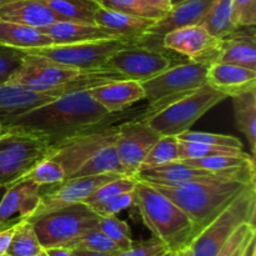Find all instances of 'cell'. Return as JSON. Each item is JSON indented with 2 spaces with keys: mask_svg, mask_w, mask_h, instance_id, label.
Instances as JSON below:
<instances>
[{
  "mask_svg": "<svg viewBox=\"0 0 256 256\" xmlns=\"http://www.w3.org/2000/svg\"><path fill=\"white\" fill-rule=\"evenodd\" d=\"M42 250L32 222L22 220L15 226L6 254L12 256H34Z\"/></svg>",
  "mask_w": 256,
  "mask_h": 256,
  "instance_id": "31",
  "label": "cell"
},
{
  "mask_svg": "<svg viewBox=\"0 0 256 256\" xmlns=\"http://www.w3.org/2000/svg\"><path fill=\"white\" fill-rule=\"evenodd\" d=\"M222 39L210 35L202 25L179 28L164 35L162 45L170 52L186 56L189 62L212 65L218 62Z\"/></svg>",
  "mask_w": 256,
  "mask_h": 256,
  "instance_id": "15",
  "label": "cell"
},
{
  "mask_svg": "<svg viewBox=\"0 0 256 256\" xmlns=\"http://www.w3.org/2000/svg\"><path fill=\"white\" fill-rule=\"evenodd\" d=\"M256 184L246 189L190 242L192 256H216L235 230L245 222L255 225Z\"/></svg>",
  "mask_w": 256,
  "mask_h": 256,
  "instance_id": "7",
  "label": "cell"
},
{
  "mask_svg": "<svg viewBox=\"0 0 256 256\" xmlns=\"http://www.w3.org/2000/svg\"><path fill=\"white\" fill-rule=\"evenodd\" d=\"M69 22H94V12L98 8L92 0H39Z\"/></svg>",
  "mask_w": 256,
  "mask_h": 256,
  "instance_id": "30",
  "label": "cell"
},
{
  "mask_svg": "<svg viewBox=\"0 0 256 256\" xmlns=\"http://www.w3.org/2000/svg\"><path fill=\"white\" fill-rule=\"evenodd\" d=\"M74 256H115L112 254H105V252H90V250H80L74 249L72 250Z\"/></svg>",
  "mask_w": 256,
  "mask_h": 256,
  "instance_id": "48",
  "label": "cell"
},
{
  "mask_svg": "<svg viewBox=\"0 0 256 256\" xmlns=\"http://www.w3.org/2000/svg\"><path fill=\"white\" fill-rule=\"evenodd\" d=\"M66 249L74 250H90V252H105V254H112L116 255L120 252H122L115 242H112L99 228H94L84 234L80 235L79 238L72 240V242L66 245Z\"/></svg>",
  "mask_w": 256,
  "mask_h": 256,
  "instance_id": "34",
  "label": "cell"
},
{
  "mask_svg": "<svg viewBox=\"0 0 256 256\" xmlns=\"http://www.w3.org/2000/svg\"><path fill=\"white\" fill-rule=\"evenodd\" d=\"M68 95L64 88L39 92L19 84H0V119L16 116Z\"/></svg>",
  "mask_w": 256,
  "mask_h": 256,
  "instance_id": "18",
  "label": "cell"
},
{
  "mask_svg": "<svg viewBox=\"0 0 256 256\" xmlns=\"http://www.w3.org/2000/svg\"><path fill=\"white\" fill-rule=\"evenodd\" d=\"M146 4H149L150 6L155 8V9H159L162 12H166L168 10H170L172 8V2L170 0H144Z\"/></svg>",
  "mask_w": 256,
  "mask_h": 256,
  "instance_id": "46",
  "label": "cell"
},
{
  "mask_svg": "<svg viewBox=\"0 0 256 256\" xmlns=\"http://www.w3.org/2000/svg\"><path fill=\"white\" fill-rule=\"evenodd\" d=\"M126 78L108 66L90 70H78L59 64L46 58L24 54L20 66L6 82L19 84L30 89L48 92L66 88L68 92H85L106 82L125 80Z\"/></svg>",
  "mask_w": 256,
  "mask_h": 256,
  "instance_id": "2",
  "label": "cell"
},
{
  "mask_svg": "<svg viewBox=\"0 0 256 256\" xmlns=\"http://www.w3.org/2000/svg\"><path fill=\"white\" fill-rule=\"evenodd\" d=\"M0 19L36 29L64 20L39 0H15L9 2L0 8Z\"/></svg>",
  "mask_w": 256,
  "mask_h": 256,
  "instance_id": "24",
  "label": "cell"
},
{
  "mask_svg": "<svg viewBox=\"0 0 256 256\" xmlns=\"http://www.w3.org/2000/svg\"><path fill=\"white\" fill-rule=\"evenodd\" d=\"M16 225H14V226L12 228H8V229H4L0 232V255L6 252L8 246H9L10 240H12V234H14V230Z\"/></svg>",
  "mask_w": 256,
  "mask_h": 256,
  "instance_id": "45",
  "label": "cell"
},
{
  "mask_svg": "<svg viewBox=\"0 0 256 256\" xmlns=\"http://www.w3.org/2000/svg\"><path fill=\"white\" fill-rule=\"evenodd\" d=\"M94 22L99 26L106 28L112 30L120 36L132 38V39H139L149 30V28L154 24L156 20L146 19V18L132 16V15L122 14V12H112V10L104 9L98 6L94 12Z\"/></svg>",
  "mask_w": 256,
  "mask_h": 256,
  "instance_id": "25",
  "label": "cell"
},
{
  "mask_svg": "<svg viewBox=\"0 0 256 256\" xmlns=\"http://www.w3.org/2000/svg\"><path fill=\"white\" fill-rule=\"evenodd\" d=\"M134 206L152 236L162 240L169 250L178 252L190 245L196 236L186 214L149 182L136 179Z\"/></svg>",
  "mask_w": 256,
  "mask_h": 256,
  "instance_id": "4",
  "label": "cell"
},
{
  "mask_svg": "<svg viewBox=\"0 0 256 256\" xmlns=\"http://www.w3.org/2000/svg\"><path fill=\"white\" fill-rule=\"evenodd\" d=\"M178 62H182V60H175L170 50L165 48L132 44L114 52L105 66L120 72L126 79L142 82Z\"/></svg>",
  "mask_w": 256,
  "mask_h": 256,
  "instance_id": "12",
  "label": "cell"
},
{
  "mask_svg": "<svg viewBox=\"0 0 256 256\" xmlns=\"http://www.w3.org/2000/svg\"><path fill=\"white\" fill-rule=\"evenodd\" d=\"M226 98L214 88L204 85L170 102L144 120L162 136H179Z\"/></svg>",
  "mask_w": 256,
  "mask_h": 256,
  "instance_id": "9",
  "label": "cell"
},
{
  "mask_svg": "<svg viewBox=\"0 0 256 256\" xmlns=\"http://www.w3.org/2000/svg\"><path fill=\"white\" fill-rule=\"evenodd\" d=\"M179 142V160L188 159H202V158L219 156V155H242V149H234V148L214 146V145L200 144V142Z\"/></svg>",
  "mask_w": 256,
  "mask_h": 256,
  "instance_id": "38",
  "label": "cell"
},
{
  "mask_svg": "<svg viewBox=\"0 0 256 256\" xmlns=\"http://www.w3.org/2000/svg\"><path fill=\"white\" fill-rule=\"evenodd\" d=\"M139 44V39L115 38V39L92 40L74 44H54L50 46L22 50L24 54L46 58L59 64L78 70H90L105 66L109 58L118 50Z\"/></svg>",
  "mask_w": 256,
  "mask_h": 256,
  "instance_id": "11",
  "label": "cell"
},
{
  "mask_svg": "<svg viewBox=\"0 0 256 256\" xmlns=\"http://www.w3.org/2000/svg\"><path fill=\"white\" fill-rule=\"evenodd\" d=\"M24 52L22 50L0 45V84L10 79L15 70L22 64Z\"/></svg>",
  "mask_w": 256,
  "mask_h": 256,
  "instance_id": "41",
  "label": "cell"
},
{
  "mask_svg": "<svg viewBox=\"0 0 256 256\" xmlns=\"http://www.w3.org/2000/svg\"><path fill=\"white\" fill-rule=\"evenodd\" d=\"M216 62L235 64L256 70V40L254 26L239 28L222 39Z\"/></svg>",
  "mask_w": 256,
  "mask_h": 256,
  "instance_id": "23",
  "label": "cell"
},
{
  "mask_svg": "<svg viewBox=\"0 0 256 256\" xmlns=\"http://www.w3.org/2000/svg\"><path fill=\"white\" fill-rule=\"evenodd\" d=\"M98 228L122 250L129 249L134 244L128 222L120 220L116 215L100 216Z\"/></svg>",
  "mask_w": 256,
  "mask_h": 256,
  "instance_id": "37",
  "label": "cell"
},
{
  "mask_svg": "<svg viewBox=\"0 0 256 256\" xmlns=\"http://www.w3.org/2000/svg\"><path fill=\"white\" fill-rule=\"evenodd\" d=\"M235 124L246 136L252 156L256 148V89L232 96Z\"/></svg>",
  "mask_w": 256,
  "mask_h": 256,
  "instance_id": "27",
  "label": "cell"
},
{
  "mask_svg": "<svg viewBox=\"0 0 256 256\" xmlns=\"http://www.w3.org/2000/svg\"><path fill=\"white\" fill-rule=\"evenodd\" d=\"M142 118L145 115L122 122L115 140V148L128 176H136L142 160L162 136Z\"/></svg>",
  "mask_w": 256,
  "mask_h": 256,
  "instance_id": "13",
  "label": "cell"
},
{
  "mask_svg": "<svg viewBox=\"0 0 256 256\" xmlns=\"http://www.w3.org/2000/svg\"><path fill=\"white\" fill-rule=\"evenodd\" d=\"M254 256H256V254H255V255H254Z\"/></svg>",
  "mask_w": 256,
  "mask_h": 256,
  "instance_id": "58",
  "label": "cell"
},
{
  "mask_svg": "<svg viewBox=\"0 0 256 256\" xmlns=\"http://www.w3.org/2000/svg\"><path fill=\"white\" fill-rule=\"evenodd\" d=\"M232 19L238 29L255 26L256 0H232Z\"/></svg>",
  "mask_w": 256,
  "mask_h": 256,
  "instance_id": "40",
  "label": "cell"
},
{
  "mask_svg": "<svg viewBox=\"0 0 256 256\" xmlns=\"http://www.w3.org/2000/svg\"><path fill=\"white\" fill-rule=\"evenodd\" d=\"M20 180H30L40 186H46L64 182L65 172L59 162L50 158H45L35 164Z\"/></svg>",
  "mask_w": 256,
  "mask_h": 256,
  "instance_id": "35",
  "label": "cell"
},
{
  "mask_svg": "<svg viewBox=\"0 0 256 256\" xmlns=\"http://www.w3.org/2000/svg\"><path fill=\"white\" fill-rule=\"evenodd\" d=\"M135 182H136V178L134 176H128V175H122V176L116 178L114 180H110L106 184L102 185L99 189L95 190L89 198L84 200V204L88 206L94 208L95 205L102 204L105 200L112 199V198L118 196L124 192H134Z\"/></svg>",
  "mask_w": 256,
  "mask_h": 256,
  "instance_id": "36",
  "label": "cell"
},
{
  "mask_svg": "<svg viewBox=\"0 0 256 256\" xmlns=\"http://www.w3.org/2000/svg\"><path fill=\"white\" fill-rule=\"evenodd\" d=\"M52 145L24 130L0 126V186L19 182L35 164L48 158Z\"/></svg>",
  "mask_w": 256,
  "mask_h": 256,
  "instance_id": "6",
  "label": "cell"
},
{
  "mask_svg": "<svg viewBox=\"0 0 256 256\" xmlns=\"http://www.w3.org/2000/svg\"><path fill=\"white\" fill-rule=\"evenodd\" d=\"M122 175L125 174L109 172V174L96 175V176L74 178V179H68L62 182H58V184L46 185L44 190L42 188L40 190L39 206L28 220L42 216L46 212L68 206V205L82 202L102 185L106 184L110 180L122 176Z\"/></svg>",
  "mask_w": 256,
  "mask_h": 256,
  "instance_id": "14",
  "label": "cell"
},
{
  "mask_svg": "<svg viewBox=\"0 0 256 256\" xmlns=\"http://www.w3.org/2000/svg\"><path fill=\"white\" fill-rule=\"evenodd\" d=\"M255 235H256V232H252V234H250V235H249V236H248V239H246V240H245V242H242V246H240V248H239V249H238V250H236V252H235V254H234V256H242V252H244V249H245V248H246V245H248V244H249V242H250V240H252V238H254V236H255Z\"/></svg>",
  "mask_w": 256,
  "mask_h": 256,
  "instance_id": "50",
  "label": "cell"
},
{
  "mask_svg": "<svg viewBox=\"0 0 256 256\" xmlns=\"http://www.w3.org/2000/svg\"><path fill=\"white\" fill-rule=\"evenodd\" d=\"M109 172H120L125 174L122 169V162H120L119 154L114 144L106 145L98 150L92 156H90L69 179L74 178H88L96 176V175L109 174ZM126 175V174H125ZM68 180V179H66Z\"/></svg>",
  "mask_w": 256,
  "mask_h": 256,
  "instance_id": "28",
  "label": "cell"
},
{
  "mask_svg": "<svg viewBox=\"0 0 256 256\" xmlns=\"http://www.w3.org/2000/svg\"><path fill=\"white\" fill-rule=\"evenodd\" d=\"M178 256H192V249H190L189 245L185 248H182V249L178 250Z\"/></svg>",
  "mask_w": 256,
  "mask_h": 256,
  "instance_id": "51",
  "label": "cell"
},
{
  "mask_svg": "<svg viewBox=\"0 0 256 256\" xmlns=\"http://www.w3.org/2000/svg\"><path fill=\"white\" fill-rule=\"evenodd\" d=\"M206 84L225 96L232 98L256 89V70L235 64L215 62L208 69Z\"/></svg>",
  "mask_w": 256,
  "mask_h": 256,
  "instance_id": "21",
  "label": "cell"
},
{
  "mask_svg": "<svg viewBox=\"0 0 256 256\" xmlns=\"http://www.w3.org/2000/svg\"><path fill=\"white\" fill-rule=\"evenodd\" d=\"M256 232L255 225L250 224V222H245V224L240 225L236 230H235L234 234L230 236V239L228 240L226 244L222 246V249L218 252L216 256H234L236 250L242 246V242L248 239L250 234Z\"/></svg>",
  "mask_w": 256,
  "mask_h": 256,
  "instance_id": "44",
  "label": "cell"
},
{
  "mask_svg": "<svg viewBox=\"0 0 256 256\" xmlns=\"http://www.w3.org/2000/svg\"><path fill=\"white\" fill-rule=\"evenodd\" d=\"M152 185L186 214L194 225L195 234L198 235L218 215L222 214L250 184L228 180L179 185Z\"/></svg>",
  "mask_w": 256,
  "mask_h": 256,
  "instance_id": "3",
  "label": "cell"
},
{
  "mask_svg": "<svg viewBox=\"0 0 256 256\" xmlns=\"http://www.w3.org/2000/svg\"><path fill=\"white\" fill-rule=\"evenodd\" d=\"M0 256H12V255H9V254H6V252H5V254H2V255H0Z\"/></svg>",
  "mask_w": 256,
  "mask_h": 256,
  "instance_id": "57",
  "label": "cell"
},
{
  "mask_svg": "<svg viewBox=\"0 0 256 256\" xmlns=\"http://www.w3.org/2000/svg\"><path fill=\"white\" fill-rule=\"evenodd\" d=\"M0 45L18 50H28L54 45L48 35L36 28L0 19Z\"/></svg>",
  "mask_w": 256,
  "mask_h": 256,
  "instance_id": "26",
  "label": "cell"
},
{
  "mask_svg": "<svg viewBox=\"0 0 256 256\" xmlns=\"http://www.w3.org/2000/svg\"><path fill=\"white\" fill-rule=\"evenodd\" d=\"M98 6L132 16L146 18L159 20L164 16L165 12L150 6L144 0H92Z\"/></svg>",
  "mask_w": 256,
  "mask_h": 256,
  "instance_id": "33",
  "label": "cell"
},
{
  "mask_svg": "<svg viewBox=\"0 0 256 256\" xmlns=\"http://www.w3.org/2000/svg\"><path fill=\"white\" fill-rule=\"evenodd\" d=\"M38 30L48 35L54 42V44H74V42H92V40L124 38L112 30L99 26L95 22H69V20L56 22L49 26L40 28Z\"/></svg>",
  "mask_w": 256,
  "mask_h": 256,
  "instance_id": "22",
  "label": "cell"
},
{
  "mask_svg": "<svg viewBox=\"0 0 256 256\" xmlns=\"http://www.w3.org/2000/svg\"><path fill=\"white\" fill-rule=\"evenodd\" d=\"M182 142H200V144L214 145V146H224V148H234V149L242 150V142L238 138L232 135L215 134V132H182L179 136H176Z\"/></svg>",
  "mask_w": 256,
  "mask_h": 256,
  "instance_id": "39",
  "label": "cell"
},
{
  "mask_svg": "<svg viewBox=\"0 0 256 256\" xmlns=\"http://www.w3.org/2000/svg\"><path fill=\"white\" fill-rule=\"evenodd\" d=\"M170 2H172V5H175V4H179V2H184V0H170Z\"/></svg>",
  "mask_w": 256,
  "mask_h": 256,
  "instance_id": "56",
  "label": "cell"
},
{
  "mask_svg": "<svg viewBox=\"0 0 256 256\" xmlns=\"http://www.w3.org/2000/svg\"><path fill=\"white\" fill-rule=\"evenodd\" d=\"M179 160V142L176 136H160L142 160L139 172L162 166ZM138 175V174H136Z\"/></svg>",
  "mask_w": 256,
  "mask_h": 256,
  "instance_id": "32",
  "label": "cell"
},
{
  "mask_svg": "<svg viewBox=\"0 0 256 256\" xmlns=\"http://www.w3.org/2000/svg\"><path fill=\"white\" fill-rule=\"evenodd\" d=\"M46 252V254L49 256H74L72 252L70 249L62 246H56V248H48L44 249Z\"/></svg>",
  "mask_w": 256,
  "mask_h": 256,
  "instance_id": "47",
  "label": "cell"
},
{
  "mask_svg": "<svg viewBox=\"0 0 256 256\" xmlns=\"http://www.w3.org/2000/svg\"><path fill=\"white\" fill-rule=\"evenodd\" d=\"M162 256H178V252H174V250H168L165 254H162Z\"/></svg>",
  "mask_w": 256,
  "mask_h": 256,
  "instance_id": "52",
  "label": "cell"
},
{
  "mask_svg": "<svg viewBox=\"0 0 256 256\" xmlns=\"http://www.w3.org/2000/svg\"><path fill=\"white\" fill-rule=\"evenodd\" d=\"M34 256H49V255H48V254H46V252H45V250L42 249V252H38V254H36V255H34Z\"/></svg>",
  "mask_w": 256,
  "mask_h": 256,
  "instance_id": "55",
  "label": "cell"
},
{
  "mask_svg": "<svg viewBox=\"0 0 256 256\" xmlns=\"http://www.w3.org/2000/svg\"><path fill=\"white\" fill-rule=\"evenodd\" d=\"M169 250V248L162 242L152 236L148 242L140 244H132V248L122 250L115 256H162Z\"/></svg>",
  "mask_w": 256,
  "mask_h": 256,
  "instance_id": "43",
  "label": "cell"
},
{
  "mask_svg": "<svg viewBox=\"0 0 256 256\" xmlns=\"http://www.w3.org/2000/svg\"><path fill=\"white\" fill-rule=\"evenodd\" d=\"M136 179L142 182H152V184H165V185H179L188 182H228L229 179L206 170L196 169L185 162H172L162 166L152 168V169L142 170L138 172ZM235 182V180H234Z\"/></svg>",
  "mask_w": 256,
  "mask_h": 256,
  "instance_id": "19",
  "label": "cell"
},
{
  "mask_svg": "<svg viewBox=\"0 0 256 256\" xmlns=\"http://www.w3.org/2000/svg\"><path fill=\"white\" fill-rule=\"evenodd\" d=\"M132 205H134V192H130L105 200L104 202L95 205L92 209L100 216H109V215H118L122 210L132 208Z\"/></svg>",
  "mask_w": 256,
  "mask_h": 256,
  "instance_id": "42",
  "label": "cell"
},
{
  "mask_svg": "<svg viewBox=\"0 0 256 256\" xmlns=\"http://www.w3.org/2000/svg\"><path fill=\"white\" fill-rule=\"evenodd\" d=\"M15 2V0H0V8L4 6V5H6V4H9V2Z\"/></svg>",
  "mask_w": 256,
  "mask_h": 256,
  "instance_id": "54",
  "label": "cell"
},
{
  "mask_svg": "<svg viewBox=\"0 0 256 256\" xmlns=\"http://www.w3.org/2000/svg\"><path fill=\"white\" fill-rule=\"evenodd\" d=\"M210 65L184 60L172 65L156 76L142 82L145 99L149 106L145 108V118L155 114L170 102L184 96L206 84V74Z\"/></svg>",
  "mask_w": 256,
  "mask_h": 256,
  "instance_id": "8",
  "label": "cell"
},
{
  "mask_svg": "<svg viewBox=\"0 0 256 256\" xmlns=\"http://www.w3.org/2000/svg\"><path fill=\"white\" fill-rule=\"evenodd\" d=\"M88 92L110 114L124 112L135 102L145 99L142 82L129 79L102 84Z\"/></svg>",
  "mask_w": 256,
  "mask_h": 256,
  "instance_id": "20",
  "label": "cell"
},
{
  "mask_svg": "<svg viewBox=\"0 0 256 256\" xmlns=\"http://www.w3.org/2000/svg\"><path fill=\"white\" fill-rule=\"evenodd\" d=\"M8 188L6 186H0V202H2V198L4 196L5 192H6Z\"/></svg>",
  "mask_w": 256,
  "mask_h": 256,
  "instance_id": "53",
  "label": "cell"
},
{
  "mask_svg": "<svg viewBox=\"0 0 256 256\" xmlns=\"http://www.w3.org/2000/svg\"><path fill=\"white\" fill-rule=\"evenodd\" d=\"M214 0H184L175 4L156 20L140 38V44L152 48H162V40L165 34L179 28L200 25Z\"/></svg>",
  "mask_w": 256,
  "mask_h": 256,
  "instance_id": "16",
  "label": "cell"
},
{
  "mask_svg": "<svg viewBox=\"0 0 256 256\" xmlns=\"http://www.w3.org/2000/svg\"><path fill=\"white\" fill-rule=\"evenodd\" d=\"M145 109L142 112H114L108 115L105 119L99 122L98 124L58 142L52 145V152L48 158L55 160L62 165L65 172V180L69 179L90 156L95 154L98 150L106 145L114 144L116 140L119 125L128 118L132 119V116H142L145 115Z\"/></svg>",
  "mask_w": 256,
  "mask_h": 256,
  "instance_id": "5",
  "label": "cell"
},
{
  "mask_svg": "<svg viewBox=\"0 0 256 256\" xmlns=\"http://www.w3.org/2000/svg\"><path fill=\"white\" fill-rule=\"evenodd\" d=\"M108 115L110 112L85 90L62 95L16 116L0 119V126L32 132L54 145L98 124Z\"/></svg>",
  "mask_w": 256,
  "mask_h": 256,
  "instance_id": "1",
  "label": "cell"
},
{
  "mask_svg": "<svg viewBox=\"0 0 256 256\" xmlns=\"http://www.w3.org/2000/svg\"><path fill=\"white\" fill-rule=\"evenodd\" d=\"M200 25L218 39L232 34L238 28L232 19V0H214Z\"/></svg>",
  "mask_w": 256,
  "mask_h": 256,
  "instance_id": "29",
  "label": "cell"
},
{
  "mask_svg": "<svg viewBox=\"0 0 256 256\" xmlns=\"http://www.w3.org/2000/svg\"><path fill=\"white\" fill-rule=\"evenodd\" d=\"M99 219L100 215L92 208L84 202H76L28 222H32L42 249H48L66 246L85 232L98 228Z\"/></svg>",
  "mask_w": 256,
  "mask_h": 256,
  "instance_id": "10",
  "label": "cell"
},
{
  "mask_svg": "<svg viewBox=\"0 0 256 256\" xmlns=\"http://www.w3.org/2000/svg\"><path fill=\"white\" fill-rule=\"evenodd\" d=\"M256 235L254 238H252V240L249 242V244L246 245V248L244 249V252H242V256H254L256 254Z\"/></svg>",
  "mask_w": 256,
  "mask_h": 256,
  "instance_id": "49",
  "label": "cell"
},
{
  "mask_svg": "<svg viewBox=\"0 0 256 256\" xmlns=\"http://www.w3.org/2000/svg\"><path fill=\"white\" fill-rule=\"evenodd\" d=\"M42 186L30 180L10 185L0 202V232L28 220L40 202Z\"/></svg>",
  "mask_w": 256,
  "mask_h": 256,
  "instance_id": "17",
  "label": "cell"
}]
</instances>
